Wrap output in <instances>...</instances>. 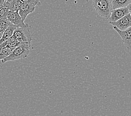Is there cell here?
<instances>
[{
  "mask_svg": "<svg viewBox=\"0 0 131 116\" xmlns=\"http://www.w3.org/2000/svg\"><path fill=\"white\" fill-rule=\"evenodd\" d=\"M30 45L27 43H21L18 46L15 48L8 56L2 60V62L5 63L7 61H15L19 59L25 58L30 53Z\"/></svg>",
  "mask_w": 131,
  "mask_h": 116,
  "instance_id": "1",
  "label": "cell"
},
{
  "mask_svg": "<svg viewBox=\"0 0 131 116\" xmlns=\"http://www.w3.org/2000/svg\"><path fill=\"white\" fill-rule=\"evenodd\" d=\"M93 5L100 16L109 20L113 10L112 0H93Z\"/></svg>",
  "mask_w": 131,
  "mask_h": 116,
  "instance_id": "2",
  "label": "cell"
},
{
  "mask_svg": "<svg viewBox=\"0 0 131 116\" xmlns=\"http://www.w3.org/2000/svg\"><path fill=\"white\" fill-rule=\"evenodd\" d=\"M13 36L20 43H27L31 45L32 34L31 28L26 24L24 28H17L14 32Z\"/></svg>",
  "mask_w": 131,
  "mask_h": 116,
  "instance_id": "3",
  "label": "cell"
},
{
  "mask_svg": "<svg viewBox=\"0 0 131 116\" xmlns=\"http://www.w3.org/2000/svg\"><path fill=\"white\" fill-rule=\"evenodd\" d=\"M6 18L9 21L15 25L17 28H24L26 26V23L23 20L18 12H13L8 11L6 15Z\"/></svg>",
  "mask_w": 131,
  "mask_h": 116,
  "instance_id": "4",
  "label": "cell"
},
{
  "mask_svg": "<svg viewBox=\"0 0 131 116\" xmlns=\"http://www.w3.org/2000/svg\"><path fill=\"white\" fill-rule=\"evenodd\" d=\"M110 23L121 31H125L131 27V16L129 13L117 21Z\"/></svg>",
  "mask_w": 131,
  "mask_h": 116,
  "instance_id": "5",
  "label": "cell"
},
{
  "mask_svg": "<svg viewBox=\"0 0 131 116\" xmlns=\"http://www.w3.org/2000/svg\"><path fill=\"white\" fill-rule=\"evenodd\" d=\"M113 29L119 34L124 43L125 47L127 49H131V27L127 29L125 31H121L113 26Z\"/></svg>",
  "mask_w": 131,
  "mask_h": 116,
  "instance_id": "6",
  "label": "cell"
},
{
  "mask_svg": "<svg viewBox=\"0 0 131 116\" xmlns=\"http://www.w3.org/2000/svg\"><path fill=\"white\" fill-rule=\"evenodd\" d=\"M128 14L129 11L127 7L113 9L108 20L110 23L115 22Z\"/></svg>",
  "mask_w": 131,
  "mask_h": 116,
  "instance_id": "7",
  "label": "cell"
},
{
  "mask_svg": "<svg viewBox=\"0 0 131 116\" xmlns=\"http://www.w3.org/2000/svg\"><path fill=\"white\" fill-rule=\"evenodd\" d=\"M35 10V6L27 4H24V3H23L18 12L21 17L22 18L23 20L24 21L28 15L33 12H34Z\"/></svg>",
  "mask_w": 131,
  "mask_h": 116,
  "instance_id": "8",
  "label": "cell"
},
{
  "mask_svg": "<svg viewBox=\"0 0 131 116\" xmlns=\"http://www.w3.org/2000/svg\"><path fill=\"white\" fill-rule=\"evenodd\" d=\"M16 28L17 27L15 25H14L13 23H11L9 26L7 27V29L5 30L4 34H3L2 37L0 39V44L4 43L6 40H7V38L12 36L13 35L15 30Z\"/></svg>",
  "mask_w": 131,
  "mask_h": 116,
  "instance_id": "9",
  "label": "cell"
},
{
  "mask_svg": "<svg viewBox=\"0 0 131 116\" xmlns=\"http://www.w3.org/2000/svg\"><path fill=\"white\" fill-rule=\"evenodd\" d=\"M9 11L13 12H19L22 2L20 0H11L10 1H6Z\"/></svg>",
  "mask_w": 131,
  "mask_h": 116,
  "instance_id": "10",
  "label": "cell"
},
{
  "mask_svg": "<svg viewBox=\"0 0 131 116\" xmlns=\"http://www.w3.org/2000/svg\"><path fill=\"white\" fill-rule=\"evenodd\" d=\"M131 3V0H112L113 9L127 7Z\"/></svg>",
  "mask_w": 131,
  "mask_h": 116,
  "instance_id": "11",
  "label": "cell"
},
{
  "mask_svg": "<svg viewBox=\"0 0 131 116\" xmlns=\"http://www.w3.org/2000/svg\"><path fill=\"white\" fill-rule=\"evenodd\" d=\"M11 22L6 17H3L0 19V39L4 34L5 30L9 26Z\"/></svg>",
  "mask_w": 131,
  "mask_h": 116,
  "instance_id": "12",
  "label": "cell"
},
{
  "mask_svg": "<svg viewBox=\"0 0 131 116\" xmlns=\"http://www.w3.org/2000/svg\"><path fill=\"white\" fill-rule=\"evenodd\" d=\"M8 11H9V9L8 7L7 3L6 1L4 4L0 6V19L5 17Z\"/></svg>",
  "mask_w": 131,
  "mask_h": 116,
  "instance_id": "13",
  "label": "cell"
},
{
  "mask_svg": "<svg viewBox=\"0 0 131 116\" xmlns=\"http://www.w3.org/2000/svg\"><path fill=\"white\" fill-rule=\"evenodd\" d=\"M12 50L7 47L0 49V60H3L10 54Z\"/></svg>",
  "mask_w": 131,
  "mask_h": 116,
  "instance_id": "14",
  "label": "cell"
},
{
  "mask_svg": "<svg viewBox=\"0 0 131 116\" xmlns=\"http://www.w3.org/2000/svg\"><path fill=\"white\" fill-rule=\"evenodd\" d=\"M22 3L24 4H27L30 5H32L34 6H38L41 5L40 0H20Z\"/></svg>",
  "mask_w": 131,
  "mask_h": 116,
  "instance_id": "15",
  "label": "cell"
},
{
  "mask_svg": "<svg viewBox=\"0 0 131 116\" xmlns=\"http://www.w3.org/2000/svg\"><path fill=\"white\" fill-rule=\"evenodd\" d=\"M20 43H20L18 41L16 40V41H13V42H12L10 44L6 45L5 47H7V48L10 49L11 50H13L15 48H16L17 46H18L20 44Z\"/></svg>",
  "mask_w": 131,
  "mask_h": 116,
  "instance_id": "16",
  "label": "cell"
},
{
  "mask_svg": "<svg viewBox=\"0 0 131 116\" xmlns=\"http://www.w3.org/2000/svg\"><path fill=\"white\" fill-rule=\"evenodd\" d=\"M127 8H128V9L129 13V14L130 15V16H131V3H130V4H129L127 6Z\"/></svg>",
  "mask_w": 131,
  "mask_h": 116,
  "instance_id": "17",
  "label": "cell"
},
{
  "mask_svg": "<svg viewBox=\"0 0 131 116\" xmlns=\"http://www.w3.org/2000/svg\"><path fill=\"white\" fill-rule=\"evenodd\" d=\"M6 1H7V0H0V6L4 4V3Z\"/></svg>",
  "mask_w": 131,
  "mask_h": 116,
  "instance_id": "18",
  "label": "cell"
},
{
  "mask_svg": "<svg viewBox=\"0 0 131 116\" xmlns=\"http://www.w3.org/2000/svg\"><path fill=\"white\" fill-rule=\"evenodd\" d=\"M7 1H11V0H7Z\"/></svg>",
  "mask_w": 131,
  "mask_h": 116,
  "instance_id": "19",
  "label": "cell"
}]
</instances>
